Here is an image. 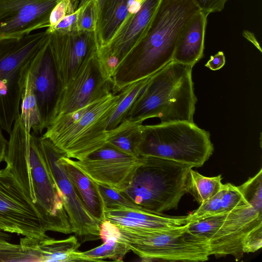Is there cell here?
Instances as JSON below:
<instances>
[{"label":"cell","instance_id":"obj_1","mask_svg":"<svg viewBox=\"0 0 262 262\" xmlns=\"http://www.w3.org/2000/svg\"><path fill=\"white\" fill-rule=\"evenodd\" d=\"M38 136L29 135L20 116L9 134L4 161L37 210L47 232L73 233L63 195L56 184Z\"/></svg>","mask_w":262,"mask_h":262},{"label":"cell","instance_id":"obj_2","mask_svg":"<svg viewBox=\"0 0 262 262\" xmlns=\"http://www.w3.org/2000/svg\"><path fill=\"white\" fill-rule=\"evenodd\" d=\"M200 11L193 0H161L145 35L116 68L113 93L150 77L172 61L183 29Z\"/></svg>","mask_w":262,"mask_h":262},{"label":"cell","instance_id":"obj_3","mask_svg":"<svg viewBox=\"0 0 262 262\" xmlns=\"http://www.w3.org/2000/svg\"><path fill=\"white\" fill-rule=\"evenodd\" d=\"M192 67L172 60L151 76L126 119L142 123L152 118L163 123L193 122L197 98Z\"/></svg>","mask_w":262,"mask_h":262},{"label":"cell","instance_id":"obj_4","mask_svg":"<svg viewBox=\"0 0 262 262\" xmlns=\"http://www.w3.org/2000/svg\"><path fill=\"white\" fill-rule=\"evenodd\" d=\"M128 187L121 193L143 209L162 213L177 209L187 192L188 164L152 156H141Z\"/></svg>","mask_w":262,"mask_h":262},{"label":"cell","instance_id":"obj_5","mask_svg":"<svg viewBox=\"0 0 262 262\" xmlns=\"http://www.w3.org/2000/svg\"><path fill=\"white\" fill-rule=\"evenodd\" d=\"M48 37L46 30L20 38L0 39V126L9 134L20 115L27 73Z\"/></svg>","mask_w":262,"mask_h":262},{"label":"cell","instance_id":"obj_6","mask_svg":"<svg viewBox=\"0 0 262 262\" xmlns=\"http://www.w3.org/2000/svg\"><path fill=\"white\" fill-rule=\"evenodd\" d=\"M214 150L208 132L194 122L143 125L139 156H152L202 166Z\"/></svg>","mask_w":262,"mask_h":262},{"label":"cell","instance_id":"obj_7","mask_svg":"<svg viewBox=\"0 0 262 262\" xmlns=\"http://www.w3.org/2000/svg\"><path fill=\"white\" fill-rule=\"evenodd\" d=\"M117 227V239L142 261H204L211 255L209 242L190 233L187 223L159 230Z\"/></svg>","mask_w":262,"mask_h":262},{"label":"cell","instance_id":"obj_8","mask_svg":"<svg viewBox=\"0 0 262 262\" xmlns=\"http://www.w3.org/2000/svg\"><path fill=\"white\" fill-rule=\"evenodd\" d=\"M119 97V93H112L79 111L67 114V127L46 139L68 158L77 160L85 158L106 143L107 122Z\"/></svg>","mask_w":262,"mask_h":262},{"label":"cell","instance_id":"obj_9","mask_svg":"<svg viewBox=\"0 0 262 262\" xmlns=\"http://www.w3.org/2000/svg\"><path fill=\"white\" fill-rule=\"evenodd\" d=\"M247 202L226 214L224 223L209 243L210 255H231L236 260L244 253V240L262 227V169L238 186Z\"/></svg>","mask_w":262,"mask_h":262},{"label":"cell","instance_id":"obj_10","mask_svg":"<svg viewBox=\"0 0 262 262\" xmlns=\"http://www.w3.org/2000/svg\"><path fill=\"white\" fill-rule=\"evenodd\" d=\"M0 231L45 239L41 219L10 168L0 169Z\"/></svg>","mask_w":262,"mask_h":262},{"label":"cell","instance_id":"obj_11","mask_svg":"<svg viewBox=\"0 0 262 262\" xmlns=\"http://www.w3.org/2000/svg\"><path fill=\"white\" fill-rule=\"evenodd\" d=\"M48 47L57 77L58 94L98 54L95 32L54 31L49 33Z\"/></svg>","mask_w":262,"mask_h":262},{"label":"cell","instance_id":"obj_12","mask_svg":"<svg viewBox=\"0 0 262 262\" xmlns=\"http://www.w3.org/2000/svg\"><path fill=\"white\" fill-rule=\"evenodd\" d=\"M112 93V81L105 74L97 54L59 92L49 124L56 117L79 111Z\"/></svg>","mask_w":262,"mask_h":262},{"label":"cell","instance_id":"obj_13","mask_svg":"<svg viewBox=\"0 0 262 262\" xmlns=\"http://www.w3.org/2000/svg\"><path fill=\"white\" fill-rule=\"evenodd\" d=\"M142 161L141 157L127 154L105 143L85 158L74 161V163L97 184L121 192L128 187Z\"/></svg>","mask_w":262,"mask_h":262},{"label":"cell","instance_id":"obj_14","mask_svg":"<svg viewBox=\"0 0 262 262\" xmlns=\"http://www.w3.org/2000/svg\"><path fill=\"white\" fill-rule=\"evenodd\" d=\"M160 1L145 0L140 10L128 14L109 41L98 49L101 66L109 79L112 80L118 64L147 32Z\"/></svg>","mask_w":262,"mask_h":262},{"label":"cell","instance_id":"obj_15","mask_svg":"<svg viewBox=\"0 0 262 262\" xmlns=\"http://www.w3.org/2000/svg\"><path fill=\"white\" fill-rule=\"evenodd\" d=\"M38 140L51 173L63 195L73 233L82 242L100 239L101 223L86 210L72 183L57 163L58 158L62 153L47 139L39 136Z\"/></svg>","mask_w":262,"mask_h":262},{"label":"cell","instance_id":"obj_16","mask_svg":"<svg viewBox=\"0 0 262 262\" xmlns=\"http://www.w3.org/2000/svg\"><path fill=\"white\" fill-rule=\"evenodd\" d=\"M60 0H0V39L20 38L49 26Z\"/></svg>","mask_w":262,"mask_h":262},{"label":"cell","instance_id":"obj_17","mask_svg":"<svg viewBox=\"0 0 262 262\" xmlns=\"http://www.w3.org/2000/svg\"><path fill=\"white\" fill-rule=\"evenodd\" d=\"M30 73L40 116L46 129L59 92L57 77L48 40L33 59Z\"/></svg>","mask_w":262,"mask_h":262},{"label":"cell","instance_id":"obj_18","mask_svg":"<svg viewBox=\"0 0 262 262\" xmlns=\"http://www.w3.org/2000/svg\"><path fill=\"white\" fill-rule=\"evenodd\" d=\"M19 244L27 261H81L80 244L75 235L62 239L24 237Z\"/></svg>","mask_w":262,"mask_h":262},{"label":"cell","instance_id":"obj_19","mask_svg":"<svg viewBox=\"0 0 262 262\" xmlns=\"http://www.w3.org/2000/svg\"><path fill=\"white\" fill-rule=\"evenodd\" d=\"M105 219L118 227L132 229L159 230L187 224L185 216H169L142 208L104 209Z\"/></svg>","mask_w":262,"mask_h":262},{"label":"cell","instance_id":"obj_20","mask_svg":"<svg viewBox=\"0 0 262 262\" xmlns=\"http://www.w3.org/2000/svg\"><path fill=\"white\" fill-rule=\"evenodd\" d=\"M57 163L70 180L83 206L99 223L104 221V206L98 184L92 180L75 164L74 160L61 154Z\"/></svg>","mask_w":262,"mask_h":262},{"label":"cell","instance_id":"obj_21","mask_svg":"<svg viewBox=\"0 0 262 262\" xmlns=\"http://www.w3.org/2000/svg\"><path fill=\"white\" fill-rule=\"evenodd\" d=\"M209 14L200 11L189 20L178 38L172 60L193 67L203 57Z\"/></svg>","mask_w":262,"mask_h":262},{"label":"cell","instance_id":"obj_22","mask_svg":"<svg viewBox=\"0 0 262 262\" xmlns=\"http://www.w3.org/2000/svg\"><path fill=\"white\" fill-rule=\"evenodd\" d=\"M246 202L238 186L230 183L223 184L216 194L186 216L187 223L202 217L227 213Z\"/></svg>","mask_w":262,"mask_h":262},{"label":"cell","instance_id":"obj_23","mask_svg":"<svg viewBox=\"0 0 262 262\" xmlns=\"http://www.w3.org/2000/svg\"><path fill=\"white\" fill-rule=\"evenodd\" d=\"M143 123L125 119L115 128L107 130L106 143L127 154L139 157Z\"/></svg>","mask_w":262,"mask_h":262},{"label":"cell","instance_id":"obj_24","mask_svg":"<svg viewBox=\"0 0 262 262\" xmlns=\"http://www.w3.org/2000/svg\"><path fill=\"white\" fill-rule=\"evenodd\" d=\"M30 66L23 87L19 116L28 134L30 135L32 133L37 136H42L45 128L41 119L37 100L34 93Z\"/></svg>","mask_w":262,"mask_h":262},{"label":"cell","instance_id":"obj_25","mask_svg":"<svg viewBox=\"0 0 262 262\" xmlns=\"http://www.w3.org/2000/svg\"><path fill=\"white\" fill-rule=\"evenodd\" d=\"M149 77L131 83L118 93L119 99L108 117L106 124L107 130L115 128L126 118L133 104L147 85Z\"/></svg>","mask_w":262,"mask_h":262},{"label":"cell","instance_id":"obj_26","mask_svg":"<svg viewBox=\"0 0 262 262\" xmlns=\"http://www.w3.org/2000/svg\"><path fill=\"white\" fill-rule=\"evenodd\" d=\"M221 175L207 177L190 169L187 183V192L201 205L216 194L222 188Z\"/></svg>","mask_w":262,"mask_h":262},{"label":"cell","instance_id":"obj_27","mask_svg":"<svg viewBox=\"0 0 262 262\" xmlns=\"http://www.w3.org/2000/svg\"><path fill=\"white\" fill-rule=\"evenodd\" d=\"M128 245L117 238H109L103 243L91 250L80 251L81 261H102L111 259L123 261L126 254L130 251Z\"/></svg>","mask_w":262,"mask_h":262},{"label":"cell","instance_id":"obj_28","mask_svg":"<svg viewBox=\"0 0 262 262\" xmlns=\"http://www.w3.org/2000/svg\"><path fill=\"white\" fill-rule=\"evenodd\" d=\"M226 214L210 215L187 223V230L191 234L207 241L209 244L222 226Z\"/></svg>","mask_w":262,"mask_h":262},{"label":"cell","instance_id":"obj_29","mask_svg":"<svg viewBox=\"0 0 262 262\" xmlns=\"http://www.w3.org/2000/svg\"><path fill=\"white\" fill-rule=\"evenodd\" d=\"M98 187L104 209L118 207L141 208L116 189L101 184H98Z\"/></svg>","mask_w":262,"mask_h":262},{"label":"cell","instance_id":"obj_30","mask_svg":"<svg viewBox=\"0 0 262 262\" xmlns=\"http://www.w3.org/2000/svg\"><path fill=\"white\" fill-rule=\"evenodd\" d=\"M78 8L79 9V12L77 19V30L95 32L96 24V2L90 1Z\"/></svg>","mask_w":262,"mask_h":262},{"label":"cell","instance_id":"obj_31","mask_svg":"<svg viewBox=\"0 0 262 262\" xmlns=\"http://www.w3.org/2000/svg\"><path fill=\"white\" fill-rule=\"evenodd\" d=\"M26 261V257L19 244L0 241V262Z\"/></svg>","mask_w":262,"mask_h":262},{"label":"cell","instance_id":"obj_32","mask_svg":"<svg viewBox=\"0 0 262 262\" xmlns=\"http://www.w3.org/2000/svg\"><path fill=\"white\" fill-rule=\"evenodd\" d=\"M70 0H60L52 10L49 18V26L47 31H52L58 23L67 15L75 11Z\"/></svg>","mask_w":262,"mask_h":262},{"label":"cell","instance_id":"obj_33","mask_svg":"<svg viewBox=\"0 0 262 262\" xmlns=\"http://www.w3.org/2000/svg\"><path fill=\"white\" fill-rule=\"evenodd\" d=\"M262 247V227L252 232L243 241V253L254 252Z\"/></svg>","mask_w":262,"mask_h":262},{"label":"cell","instance_id":"obj_34","mask_svg":"<svg viewBox=\"0 0 262 262\" xmlns=\"http://www.w3.org/2000/svg\"><path fill=\"white\" fill-rule=\"evenodd\" d=\"M79 12V9L78 8L73 13L66 15L55 27L52 32L54 31L70 32L77 30V25Z\"/></svg>","mask_w":262,"mask_h":262},{"label":"cell","instance_id":"obj_35","mask_svg":"<svg viewBox=\"0 0 262 262\" xmlns=\"http://www.w3.org/2000/svg\"><path fill=\"white\" fill-rule=\"evenodd\" d=\"M200 11L208 13L223 10L227 0H193Z\"/></svg>","mask_w":262,"mask_h":262},{"label":"cell","instance_id":"obj_36","mask_svg":"<svg viewBox=\"0 0 262 262\" xmlns=\"http://www.w3.org/2000/svg\"><path fill=\"white\" fill-rule=\"evenodd\" d=\"M226 62L225 56L222 51H219L214 55L210 56V59L205 66L211 70L216 71L221 69Z\"/></svg>","mask_w":262,"mask_h":262},{"label":"cell","instance_id":"obj_37","mask_svg":"<svg viewBox=\"0 0 262 262\" xmlns=\"http://www.w3.org/2000/svg\"><path fill=\"white\" fill-rule=\"evenodd\" d=\"M2 129L0 126V164L4 160L8 144V140L4 136Z\"/></svg>","mask_w":262,"mask_h":262},{"label":"cell","instance_id":"obj_38","mask_svg":"<svg viewBox=\"0 0 262 262\" xmlns=\"http://www.w3.org/2000/svg\"><path fill=\"white\" fill-rule=\"evenodd\" d=\"M244 36L246 38H247L249 41L252 42L256 48H257L260 52H261V49L260 48V46H259L258 43L257 42L255 37H254V35L251 33V32H249L248 31H244Z\"/></svg>","mask_w":262,"mask_h":262},{"label":"cell","instance_id":"obj_39","mask_svg":"<svg viewBox=\"0 0 262 262\" xmlns=\"http://www.w3.org/2000/svg\"><path fill=\"white\" fill-rule=\"evenodd\" d=\"M90 1H94L96 2V4H97V2H98V0H81L79 4L78 5V8L81 7L82 6L84 5L85 3H86L87 2H88Z\"/></svg>","mask_w":262,"mask_h":262}]
</instances>
